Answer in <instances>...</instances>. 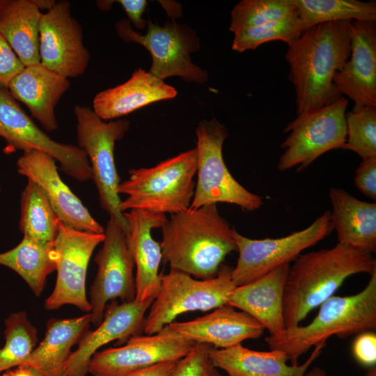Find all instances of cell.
<instances>
[{
  "label": "cell",
  "instance_id": "obj_1",
  "mask_svg": "<svg viewBox=\"0 0 376 376\" xmlns=\"http://www.w3.org/2000/svg\"><path fill=\"white\" fill-rule=\"evenodd\" d=\"M351 22L315 24L288 45L285 58L295 91L297 115L330 104L343 97L334 84L351 54Z\"/></svg>",
  "mask_w": 376,
  "mask_h": 376
},
{
  "label": "cell",
  "instance_id": "obj_2",
  "mask_svg": "<svg viewBox=\"0 0 376 376\" xmlns=\"http://www.w3.org/2000/svg\"><path fill=\"white\" fill-rule=\"evenodd\" d=\"M161 228L163 263L197 279L215 276L225 258L237 251L233 228L216 204L171 214Z\"/></svg>",
  "mask_w": 376,
  "mask_h": 376
},
{
  "label": "cell",
  "instance_id": "obj_3",
  "mask_svg": "<svg viewBox=\"0 0 376 376\" xmlns=\"http://www.w3.org/2000/svg\"><path fill=\"white\" fill-rule=\"evenodd\" d=\"M376 272L373 253L340 243L300 254L289 267L283 294L285 329L299 325L350 276Z\"/></svg>",
  "mask_w": 376,
  "mask_h": 376
},
{
  "label": "cell",
  "instance_id": "obj_4",
  "mask_svg": "<svg viewBox=\"0 0 376 376\" xmlns=\"http://www.w3.org/2000/svg\"><path fill=\"white\" fill-rule=\"evenodd\" d=\"M376 329V272L359 292L345 297L332 296L320 305L318 313L307 325L285 329L269 335V350L283 352L291 364L313 347L325 343L332 336L343 339Z\"/></svg>",
  "mask_w": 376,
  "mask_h": 376
},
{
  "label": "cell",
  "instance_id": "obj_5",
  "mask_svg": "<svg viewBox=\"0 0 376 376\" xmlns=\"http://www.w3.org/2000/svg\"><path fill=\"white\" fill-rule=\"evenodd\" d=\"M196 170V148L152 167L130 169L129 178L121 182L118 189L119 195L127 196L121 201L120 210L173 214L189 209L194 194Z\"/></svg>",
  "mask_w": 376,
  "mask_h": 376
},
{
  "label": "cell",
  "instance_id": "obj_6",
  "mask_svg": "<svg viewBox=\"0 0 376 376\" xmlns=\"http://www.w3.org/2000/svg\"><path fill=\"white\" fill-rule=\"evenodd\" d=\"M74 113L79 147L88 157L101 207L127 234V222L120 209L122 200L118 189L120 182L114 160V146L127 133L130 122L124 118L106 122L93 109L81 105L75 107Z\"/></svg>",
  "mask_w": 376,
  "mask_h": 376
},
{
  "label": "cell",
  "instance_id": "obj_7",
  "mask_svg": "<svg viewBox=\"0 0 376 376\" xmlns=\"http://www.w3.org/2000/svg\"><path fill=\"white\" fill-rule=\"evenodd\" d=\"M232 268L221 265L212 278L197 279L174 269L162 274L159 291L145 318L143 332L155 334L180 314L207 311L227 304L236 287L231 279Z\"/></svg>",
  "mask_w": 376,
  "mask_h": 376
},
{
  "label": "cell",
  "instance_id": "obj_8",
  "mask_svg": "<svg viewBox=\"0 0 376 376\" xmlns=\"http://www.w3.org/2000/svg\"><path fill=\"white\" fill-rule=\"evenodd\" d=\"M197 180L190 209L226 203L246 211L263 205V198L240 184L228 171L222 153L228 136L226 127L217 118L201 121L196 130Z\"/></svg>",
  "mask_w": 376,
  "mask_h": 376
},
{
  "label": "cell",
  "instance_id": "obj_9",
  "mask_svg": "<svg viewBox=\"0 0 376 376\" xmlns=\"http://www.w3.org/2000/svg\"><path fill=\"white\" fill-rule=\"evenodd\" d=\"M146 27L147 31L142 34L132 28L128 19H120L115 24L123 40L139 44L150 53V73L162 80L179 77L198 84L207 81V72L191 61V54L200 49V40L194 30L174 19L162 26L148 19Z\"/></svg>",
  "mask_w": 376,
  "mask_h": 376
},
{
  "label": "cell",
  "instance_id": "obj_10",
  "mask_svg": "<svg viewBox=\"0 0 376 376\" xmlns=\"http://www.w3.org/2000/svg\"><path fill=\"white\" fill-rule=\"evenodd\" d=\"M348 100L341 97L320 109L299 115L287 125L288 136L281 144L284 150L277 169L284 171L295 166L306 168L325 152L343 148L347 138L345 110Z\"/></svg>",
  "mask_w": 376,
  "mask_h": 376
},
{
  "label": "cell",
  "instance_id": "obj_11",
  "mask_svg": "<svg viewBox=\"0 0 376 376\" xmlns=\"http://www.w3.org/2000/svg\"><path fill=\"white\" fill-rule=\"evenodd\" d=\"M330 211H325L307 228L279 238L254 240L233 228L239 256L232 268L235 286L247 284L271 270L294 261L301 253L328 236L333 228Z\"/></svg>",
  "mask_w": 376,
  "mask_h": 376
},
{
  "label": "cell",
  "instance_id": "obj_12",
  "mask_svg": "<svg viewBox=\"0 0 376 376\" xmlns=\"http://www.w3.org/2000/svg\"><path fill=\"white\" fill-rule=\"evenodd\" d=\"M0 136L6 143V153L17 150L42 152L58 161L61 170L71 178L79 182L92 179L84 151L79 146L52 139L35 124L8 89L1 87Z\"/></svg>",
  "mask_w": 376,
  "mask_h": 376
},
{
  "label": "cell",
  "instance_id": "obj_13",
  "mask_svg": "<svg viewBox=\"0 0 376 376\" xmlns=\"http://www.w3.org/2000/svg\"><path fill=\"white\" fill-rule=\"evenodd\" d=\"M102 246L94 261L97 265L95 278L90 288L91 321L98 326L104 315L109 301L123 302L135 299L134 262L127 233L114 219L109 218L104 228Z\"/></svg>",
  "mask_w": 376,
  "mask_h": 376
},
{
  "label": "cell",
  "instance_id": "obj_14",
  "mask_svg": "<svg viewBox=\"0 0 376 376\" xmlns=\"http://www.w3.org/2000/svg\"><path fill=\"white\" fill-rule=\"evenodd\" d=\"M125 345L97 351L91 358L93 376H126L156 363L179 361L196 344L171 332L167 326L152 335H135Z\"/></svg>",
  "mask_w": 376,
  "mask_h": 376
},
{
  "label": "cell",
  "instance_id": "obj_15",
  "mask_svg": "<svg viewBox=\"0 0 376 376\" xmlns=\"http://www.w3.org/2000/svg\"><path fill=\"white\" fill-rule=\"evenodd\" d=\"M104 239V233L77 230L60 222L55 240L58 255L56 281L45 303L47 310L70 304L90 313L91 305L86 295L87 268L93 251Z\"/></svg>",
  "mask_w": 376,
  "mask_h": 376
},
{
  "label": "cell",
  "instance_id": "obj_16",
  "mask_svg": "<svg viewBox=\"0 0 376 376\" xmlns=\"http://www.w3.org/2000/svg\"><path fill=\"white\" fill-rule=\"evenodd\" d=\"M40 63L66 78L86 71L90 53L83 42L81 25L71 15L70 3L62 0L42 13L39 24Z\"/></svg>",
  "mask_w": 376,
  "mask_h": 376
},
{
  "label": "cell",
  "instance_id": "obj_17",
  "mask_svg": "<svg viewBox=\"0 0 376 376\" xmlns=\"http://www.w3.org/2000/svg\"><path fill=\"white\" fill-rule=\"evenodd\" d=\"M17 167L19 174L42 189L61 222L80 231L104 233V228L62 180L55 159L50 155L36 150L24 152Z\"/></svg>",
  "mask_w": 376,
  "mask_h": 376
},
{
  "label": "cell",
  "instance_id": "obj_18",
  "mask_svg": "<svg viewBox=\"0 0 376 376\" xmlns=\"http://www.w3.org/2000/svg\"><path fill=\"white\" fill-rule=\"evenodd\" d=\"M154 299L118 304L112 301L97 327L81 336L65 367V376H86L92 357L103 345L118 340L121 344L143 332L145 314Z\"/></svg>",
  "mask_w": 376,
  "mask_h": 376
},
{
  "label": "cell",
  "instance_id": "obj_19",
  "mask_svg": "<svg viewBox=\"0 0 376 376\" xmlns=\"http://www.w3.org/2000/svg\"><path fill=\"white\" fill-rule=\"evenodd\" d=\"M351 54L333 82L354 102L353 109L376 106V23L351 22Z\"/></svg>",
  "mask_w": 376,
  "mask_h": 376
},
{
  "label": "cell",
  "instance_id": "obj_20",
  "mask_svg": "<svg viewBox=\"0 0 376 376\" xmlns=\"http://www.w3.org/2000/svg\"><path fill=\"white\" fill-rule=\"evenodd\" d=\"M167 327L186 340L221 349L241 344L246 340L257 339L265 329L253 317L228 304L192 320L172 322Z\"/></svg>",
  "mask_w": 376,
  "mask_h": 376
},
{
  "label": "cell",
  "instance_id": "obj_21",
  "mask_svg": "<svg viewBox=\"0 0 376 376\" xmlns=\"http://www.w3.org/2000/svg\"><path fill=\"white\" fill-rule=\"evenodd\" d=\"M127 222V242L136 267L135 300L155 299L161 283L159 268L162 260L161 244L151 235L167 219L166 214L142 210L123 212Z\"/></svg>",
  "mask_w": 376,
  "mask_h": 376
},
{
  "label": "cell",
  "instance_id": "obj_22",
  "mask_svg": "<svg viewBox=\"0 0 376 376\" xmlns=\"http://www.w3.org/2000/svg\"><path fill=\"white\" fill-rule=\"evenodd\" d=\"M68 78L38 64L24 66L10 81L8 91L24 103L47 132L57 129L55 107L70 88Z\"/></svg>",
  "mask_w": 376,
  "mask_h": 376
},
{
  "label": "cell",
  "instance_id": "obj_23",
  "mask_svg": "<svg viewBox=\"0 0 376 376\" xmlns=\"http://www.w3.org/2000/svg\"><path fill=\"white\" fill-rule=\"evenodd\" d=\"M289 267V264L282 265L247 284L236 286L227 304L253 317L269 335L283 332V294Z\"/></svg>",
  "mask_w": 376,
  "mask_h": 376
},
{
  "label": "cell",
  "instance_id": "obj_24",
  "mask_svg": "<svg viewBox=\"0 0 376 376\" xmlns=\"http://www.w3.org/2000/svg\"><path fill=\"white\" fill-rule=\"evenodd\" d=\"M325 345L326 343L315 346L309 357L301 365H288L287 356L281 350L257 351L241 344L224 349L212 346L209 354L214 366L224 370L228 376H304Z\"/></svg>",
  "mask_w": 376,
  "mask_h": 376
},
{
  "label": "cell",
  "instance_id": "obj_25",
  "mask_svg": "<svg viewBox=\"0 0 376 376\" xmlns=\"http://www.w3.org/2000/svg\"><path fill=\"white\" fill-rule=\"evenodd\" d=\"M177 94L174 87L139 68L125 82L97 93L93 110L103 120H112Z\"/></svg>",
  "mask_w": 376,
  "mask_h": 376
},
{
  "label": "cell",
  "instance_id": "obj_26",
  "mask_svg": "<svg viewBox=\"0 0 376 376\" xmlns=\"http://www.w3.org/2000/svg\"><path fill=\"white\" fill-rule=\"evenodd\" d=\"M90 323L89 313L73 318L50 319L43 340L23 365L31 368L36 376H65L72 347L88 330Z\"/></svg>",
  "mask_w": 376,
  "mask_h": 376
},
{
  "label": "cell",
  "instance_id": "obj_27",
  "mask_svg": "<svg viewBox=\"0 0 376 376\" xmlns=\"http://www.w3.org/2000/svg\"><path fill=\"white\" fill-rule=\"evenodd\" d=\"M330 221L338 243L373 254L376 251V203L360 201L347 191L332 187L329 193Z\"/></svg>",
  "mask_w": 376,
  "mask_h": 376
},
{
  "label": "cell",
  "instance_id": "obj_28",
  "mask_svg": "<svg viewBox=\"0 0 376 376\" xmlns=\"http://www.w3.org/2000/svg\"><path fill=\"white\" fill-rule=\"evenodd\" d=\"M35 0H9L0 12V33L24 66L40 63L39 24Z\"/></svg>",
  "mask_w": 376,
  "mask_h": 376
},
{
  "label": "cell",
  "instance_id": "obj_29",
  "mask_svg": "<svg viewBox=\"0 0 376 376\" xmlns=\"http://www.w3.org/2000/svg\"><path fill=\"white\" fill-rule=\"evenodd\" d=\"M58 258L55 242H42L23 237L16 246L0 253V265L16 272L39 296L47 277L56 269Z\"/></svg>",
  "mask_w": 376,
  "mask_h": 376
},
{
  "label": "cell",
  "instance_id": "obj_30",
  "mask_svg": "<svg viewBox=\"0 0 376 376\" xmlns=\"http://www.w3.org/2000/svg\"><path fill=\"white\" fill-rule=\"evenodd\" d=\"M61 220L42 189L29 180L20 198L19 226L23 237L55 242Z\"/></svg>",
  "mask_w": 376,
  "mask_h": 376
},
{
  "label": "cell",
  "instance_id": "obj_31",
  "mask_svg": "<svg viewBox=\"0 0 376 376\" xmlns=\"http://www.w3.org/2000/svg\"><path fill=\"white\" fill-rule=\"evenodd\" d=\"M299 17L307 29L337 21L376 22L375 1L293 0Z\"/></svg>",
  "mask_w": 376,
  "mask_h": 376
},
{
  "label": "cell",
  "instance_id": "obj_32",
  "mask_svg": "<svg viewBox=\"0 0 376 376\" xmlns=\"http://www.w3.org/2000/svg\"><path fill=\"white\" fill-rule=\"evenodd\" d=\"M5 343L0 348V375L23 365L38 342L37 329L24 311L11 313L5 320Z\"/></svg>",
  "mask_w": 376,
  "mask_h": 376
},
{
  "label": "cell",
  "instance_id": "obj_33",
  "mask_svg": "<svg viewBox=\"0 0 376 376\" xmlns=\"http://www.w3.org/2000/svg\"><path fill=\"white\" fill-rule=\"evenodd\" d=\"M296 15L293 0H242L231 11L229 30L234 34Z\"/></svg>",
  "mask_w": 376,
  "mask_h": 376
},
{
  "label": "cell",
  "instance_id": "obj_34",
  "mask_svg": "<svg viewBox=\"0 0 376 376\" xmlns=\"http://www.w3.org/2000/svg\"><path fill=\"white\" fill-rule=\"evenodd\" d=\"M307 28L299 17H292L234 33L232 49L240 53L255 49L260 45L281 40L288 45L297 39Z\"/></svg>",
  "mask_w": 376,
  "mask_h": 376
},
{
  "label": "cell",
  "instance_id": "obj_35",
  "mask_svg": "<svg viewBox=\"0 0 376 376\" xmlns=\"http://www.w3.org/2000/svg\"><path fill=\"white\" fill-rule=\"evenodd\" d=\"M347 138L343 148L362 159L376 156V106L353 109L345 114Z\"/></svg>",
  "mask_w": 376,
  "mask_h": 376
},
{
  "label": "cell",
  "instance_id": "obj_36",
  "mask_svg": "<svg viewBox=\"0 0 376 376\" xmlns=\"http://www.w3.org/2000/svg\"><path fill=\"white\" fill-rule=\"evenodd\" d=\"M211 347L196 343L187 355L178 361L171 376H224L210 359Z\"/></svg>",
  "mask_w": 376,
  "mask_h": 376
},
{
  "label": "cell",
  "instance_id": "obj_37",
  "mask_svg": "<svg viewBox=\"0 0 376 376\" xmlns=\"http://www.w3.org/2000/svg\"><path fill=\"white\" fill-rule=\"evenodd\" d=\"M24 65L0 33V87L7 88Z\"/></svg>",
  "mask_w": 376,
  "mask_h": 376
},
{
  "label": "cell",
  "instance_id": "obj_38",
  "mask_svg": "<svg viewBox=\"0 0 376 376\" xmlns=\"http://www.w3.org/2000/svg\"><path fill=\"white\" fill-rule=\"evenodd\" d=\"M354 182L363 194L376 200V156L362 159L355 171Z\"/></svg>",
  "mask_w": 376,
  "mask_h": 376
},
{
  "label": "cell",
  "instance_id": "obj_39",
  "mask_svg": "<svg viewBox=\"0 0 376 376\" xmlns=\"http://www.w3.org/2000/svg\"><path fill=\"white\" fill-rule=\"evenodd\" d=\"M352 350L353 356L359 363L369 368L375 366V332L368 331L358 334L353 342Z\"/></svg>",
  "mask_w": 376,
  "mask_h": 376
},
{
  "label": "cell",
  "instance_id": "obj_40",
  "mask_svg": "<svg viewBox=\"0 0 376 376\" xmlns=\"http://www.w3.org/2000/svg\"><path fill=\"white\" fill-rule=\"evenodd\" d=\"M123 7L128 17V20L138 29L146 27V19L142 17L148 4L146 0H119L116 1Z\"/></svg>",
  "mask_w": 376,
  "mask_h": 376
},
{
  "label": "cell",
  "instance_id": "obj_41",
  "mask_svg": "<svg viewBox=\"0 0 376 376\" xmlns=\"http://www.w3.org/2000/svg\"><path fill=\"white\" fill-rule=\"evenodd\" d=\"M177 362L178 361H169L156 363L126 376H171Z\"/></svg>",
  "mask_w": 376,
  "mask_h": 376
},
{
  "label": "cell",
  "instance_id": "obj_42",
  "mask_svg": "<svg viewBox=\"0 0 376 376\" xmlns=\"http://www.w3.org/2000/svg\"><path fill=\"white\" fill-rule=\"evenodd\" d=\"M304 376H327L326 372L319 367H315L306 372Z\"/></svg>",
  "mask_w": 376,
  "mask_h": 376
},
{
  "label": "cell",
  "instance_id": "obj_43",
  "mask_svg": "<svg viewBox=\"0 0 376 376\" xmlns=\"http://www.w3.org/2000/svg\"><path fill=\"white\" fill-rule=\"evenodd\" d=\"M114 2H116V1H97V5L100 9L107 11L111 8V5Z\"/></svg>",
  "mask_w": 376,
  "mask_h": 376
},
{
  "label": "cell",
  "instance_id": "obj_44",
  "mask_svg": "<svg viewBox=\"0 0 376 376\" xmlns=\"http://www.w3.org/2000/svg\"><path fill=\"white\" fill-rule=\"evenodd\" d=\"M363 376H376L375 366L370 368Z\"/></svg>",
  "mask_w": 376,
  "mask_h": 376
},
{
  "label": "cell",
  "instance_id": "obj_45",
  "mask_svg": "<svg viewBox=\"0 0 376 376\" xmlns=\"http://www.w3.org/2000/svg\"><path fill=\"white\" fill-rule=\"evenodd\" d=\"M9 0H0V12L8 4Z\"/></svg>",
  "mask_w": 376,
  "mask_h": 376
},
{
  "label": "cell",
  "instance_id": "obj_46",
  "mask_svg": "<svg viewBox=\"0 0 376 376\" xmlns=\"http://www.w3.org/2000/svg\"><path fill=\"white\" fill-rule=\"evenodd\" d=\"M0 191H1V188H0Z\"/></svg>",
  "mask_w": 376,
  "mask_h": 376
}]
</instances>
